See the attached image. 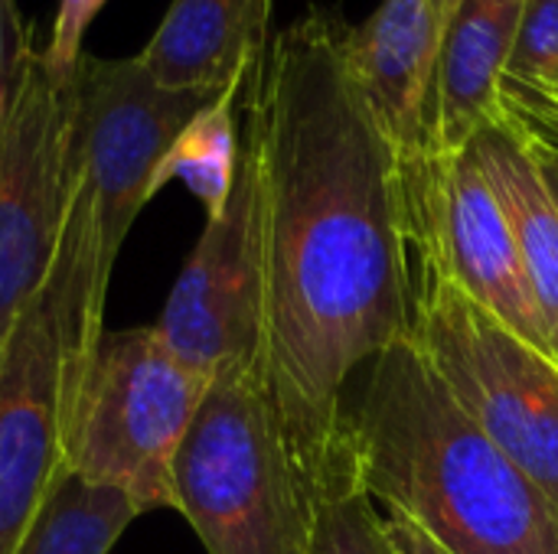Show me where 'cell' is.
Segmentation results:
<instances>
[{
  "instance_id": "obj_1",
  "label": "cell",
  "mask_w": 558,
  "mask_h": 554,
  "mask_svg": "<svg viewBox=\"0 0 558 554\" xmlns=\"http://www.w3.org/2000/svg\"><path fill=\"white\" fill-rule=\"evenodd\" d=\"M239 124L262 202V376L320 506L347 490V385L415 317V202L330 7L271 33Z\"/></svg>"
},
{
  "instance_id": "obj_2",
  "label": "cell",
  "mask_w": 558,
  "mask_h": 554,
  "mask_svg": "<svg viewBox=\"0 0 558 554\" xmlns=\"http://www.w3.org/2000/svg\"><path fill=\"white\" fill-rule=\"evenodd\" d=\"M347 490L409 516L451 554H558V509L464 411L415 336L366 369L347 415Z\"/></svg>"
},
{
  "instance_id": "obj_3",
  "label": "cell",
  "mask_w": 558,
  "mask_h": 554,
  "mask_svg": "<svg viewBox=\"0 0 558 554\" xmlns=\"http://www.w3.org/2000/svg\"><path fill=\"white\" fill-rule=\"evenodd\" d=\"M216 95L163 88L137 56H82L72 78L69 199L43 284L62 340V376L98 346L111 271L137 212L157 193L160 160Z\"/></svg>"
},
{
  "instance_id": "obj_4",
  "label": "cell",
  "mask_w": 558,
  "mask_h": 554,
  "mask_svg": "<svg viewBox=\"0 0 558 554\" xmlns=\"http://www.w3.org/2000/svg\"><path fill=\"white\" fill-rule=\"evenodd\" d=\"M150 327L105 330L92 356L62 376V464L134 509H177V457L209 392Z\"/></svg>"
},
{
  "instance_id": "obj_5",
  "label": "cell",
  "mask_w": 558,
  "mask_h": 554,
  "mask_svg": "<svg viewBox=\"0 0 558 554\" xmlns=\"http://www.w3.org/2000/svg\"><path fill=\"white\" fill-rule=\"evenodd\" d=\"M173 487V513L206 554H311L317 506L288 451L262 362L213 376Z\"/></svg>"
},
{
  "instance_id": "obj_6",
  "label": "cell",
  "mask_w": 558,
  "mask_h": 554,
  "mask_svg": "<svg viewBox=\"0 0 558 554\" xmlns=\"http://www.w3.org/2000/svg\"><path fill=\"white\" fill-rule=\"evenodd\" d=\"M412 336L487 438L558 509V366L461 291L422 245Z\"/></svg>"
},
{
  "instance_id": "obj_7",
  "label": "cell",
  "mask_w": 558,
  "mask_h": 554,
  "mask_svg": "<svg viewBox=\"0 0 558 554\" xmlns=\"http://www.w3.org/2000/svg\"><path fill=\"white\" fill-rule=\"evenodd\" d=\"M72 82L26 46L0 118V346L46 284L69 199Z\"/></svg>"
},
{
  "instance_id": "obj_8",
  "label": "cell",
  "mask_w": 558,
  "mask_h": 554,
  "mask_svg": "<svg viewBox=\"0 0 558 554\" xmlns=\"http://www.w3.org/2000/svg\"><path fill=\"white\" fill-rule=\"evenodd\" d=\"M154 330L206 379L262 359V202L258 163L242 124L232 196L206 219Z\"/></svg>"
},
{
  "instance_id": "obj_9",
  "label": "cell",
  "mask_w": 558,
  "mask_h": 554,
  "mask_svg": "<svg viewBox=\"0 0 558 554\" xmlns=\"http://www.w3.org/2000/svg\"><path fill=\"white\" fill-rule=\"evenodd\" d=\"M405 180L415 202V245L428 248L461 291L504 327L549 353V330L530 271L474 147L468 144L451 157H428Z\"/></svg>"
},
{
  "instance_id": "obj_10",
  "label": "cell",
  "mask_w": 558,
  "mask_h": 554,
  "mask_svg": "<svg viewBox=\"0 0 558 554\" xmlns=\"http://www.w3.org/2000/svg\"><path fill=\"white\" fill-rule=\"evenodd\" d=\"M62 477V340L39 287L0 346V554L20 552Z\"/></svg>"
},
{
  "instance_id": "obj_11",
  "label": "cell",
  "mask_w": 558,
  "mask_h": 554,
  "mask_svg": "<svg viewBox=\"0 0 558 554\" xmlns=\"http://www.w3.org/2000/svg\"><path fill=\"white\" fill-rule=\"evenodd\" d=\"M461 3L383 0L363 26H350L356 82L405 173H418L432 157L435 78Z\"/></svg>"
},
{
  "instance_id": "obj_12",
  "label": "cell",
  "mask_w": 558,
  "mask_h": 554,
  "mask_svg": "<svg viewBox=\"0 0 558 554\" xmlns=\"http://www.w3.org/2000/svg\"><path fill=\"white\" fill-rule=\"evenodd\" d=\"M523 0H464L445 36L435 104L432 157L461 153L487 124L504 118V72L517 42Z\"/></svg>"
},
{
  "instance_id": "obj_13",
  "label": "cell",
  "mask_w": 558,
  "mask_h": 554,
  "mask_svg": "<svg viewBox=\"0 0 558 554\" xmlns=\"http://www.w3.org/2000/svg\"><path fill=\"white\" fill-rule=\"evenodd\" d=\"M271 39V0H170L137 62L163 88L226 91Z\"/></svg>"
},
{
  "instance_id": "obj_14",
  "label": "cell",
  "mask_w": 558,
  "mask_h": 554,
  "mask_svg": "<svg viewBox=\"0 0 558 554\" xmlns=\"http://www.w3.org/2000/svg\"><path fill=\"white\" fill-rule=\"evenodd\" d=\"M474 157L507 216L513 242L530 271L546 330L558 327V202L517 121L504 111L474 140Z\"/></svg>"
},
{
  "instance_id": "obj_15",
  "label": "cell",
  "mask_w": 558,
  "mask_h": 554,
  "mask_svg": "<svg viewBox=\"0 0 558 554\" xmlns=\"http://www.w3.org/2000/svg\"><path fill=\"white\" fill-rule=\"evenodd\" d=\"M245 75L219 91L170 144L160 160L154 189L160 193L170 180H183L186 189L203 202L206 219L219 216L232 196L239 170V95Z\"/></svg>"
},
{
  "instance_id": "obj_16",
  "label": "cell",
  "mask_w": 558,
  "mask_h": 554,
  "mask_svg": "<svg viewBox=\"0 0 558 554\" xmlns=\"http://www.w3.org/2000/svg\"><path fill=\"white\" fill-rule=\"evenodd\" d=\"M134 519L141 513L131 500L65 473L16 554H111Z\"/></svg>"
},
{
  "instance_id": "obj_17",
  "label": "cell",
  "mask_w": 558,
  "mask_h": 554,
  "mask_svg": "<svg viewBox=\"0 0 558 554\" xmlns=\"http://www.w3.org/2000/svg\"><path fill=\"white\" fill-rule=\"evenodd\" d=\"M311 554H402L376 503L360 490L327 496L314 513Z\"/></svg>"
},
{
  "instance_id": "obj_18",
  "label": "cell",
  "mask_w": 558,
  "mask_h": 554,
  "mask_svg": "<svg viewBox=\"0 0 558 554\" xmlns=\"http://www.w3.org/2000/svg\"><path fill=\"white\" fill-rule=\"evenodd\" d=\"M558 78V0H523L517 42L504 72L500 98L543 91Z\"/></svg>"
},
{
  "instance_id": "obj_19",
  "label": "cell",
  "mask_w": 558,
  "mask_h": 554,
  "mask_svg": "<svg viewBox=\"0 0 558 554\" xmlns=\"http://www.w3.org/2000/svg\"><path fill=\"white\" fill-rule=\"evenodd\" d=\"M105 3L108 0H59L56 20L49 26V39L43 46V62L56 82L69 85L75 78V69L85 56L82 52L85 33Z\"/></svg>"
},
{
  "instance_id": "obj_20",
  "label": "cell",
  "mask_w": 558,
  "mask_h": 554,
  "mask_svg": "<svg viewBox=\"0 0 558 554\" xmlns=\"http://www.w3.org/2000/svg\"><path fill=\"white\" fill-rule=\"evenodd\" d=\"M33 39V26H23L16 3L13 0H0V95L10 98L23 52Z\"/></svg>"
},
{
  "instance_id": "obj_21",
  "label": "cell",
  "mask_w": 558,
  "mask_h": 554,
  "mask_svg": "<svg viewBox=\"0 0 558 554\" xmlns=\"http://www.w3.org/2000/svg\"><path fill=\"white\" fill-rule=\"evenodd\" d=\"M504 111L523 131V137H526V144H530V150H533V157H536V163H539V170H543V176H546V183H549V189H553L558 202V137L553 131H546L543 124H536V121H530V118H523V114H517L510 108H504Z\"/></svg>"
},
{
  "instance_id": "obj_22",
  "label": "cell",
  "mask_w": 558,
  "mask_h": 554,
  "mask_svg": "<svg viewBox=\"0 0 558 554\" xmlns=\"http://www.w3.org/2000/svg\"><path fill=\"white\" fill-rule=\"evenodd\" d=\"M386 529H389L396 549L402 554H451L448 549H441L425 529H418L409 516H402V513H392V509H389Z\"/></svg>"
},
{
  "instance_id": "obj_23",
  "label": "cell",
  "mask_w": 558,
  "mask_h": 554,
  "mask_svg": "<svg viewBox=\"0 0 558 554\" xmlns=\"http://www.w3.org/2000/svg\"><path fill=\"white\" fill-rule=\"evenodd\" d=\"M504 104H517V108H539V111H553L558 114V78L549 82L543 91L523 95V98H504Z\"/></svg>"
},
{
  "instance_id": "obj_24",
  "label": "cell",
  "mask_w": 558,
  "mask_h": 554,
  "mask_svg": "<svg viewBox=\"0 0 558 554\" xmlns=\"http://www.w3.org/2000/svg\"><path fill=\"white\" fill-rule=\"evenodd\" d=\"M504 108H510V111H517V114H523V118H530V121L543 124L546 131H553V134L558 137V114H553V111H539V108H517V104H504Z\"/></svg>"
},
{
  "instance_id": "obj_25",
  "label": "cell",
  "mask_w": 558,
  "mask_h": 554,
  "mask_svg": "<svg viewBox=\"0 0 558 554\" xmlns=\"http://www.w3.org/2000/svg\"><path fill=\"white\" fill-rule=\"evenodd\" d=\"M549 356H553V362L558 366V327L549 333Z\"/></svg>"
}]
</instances>
